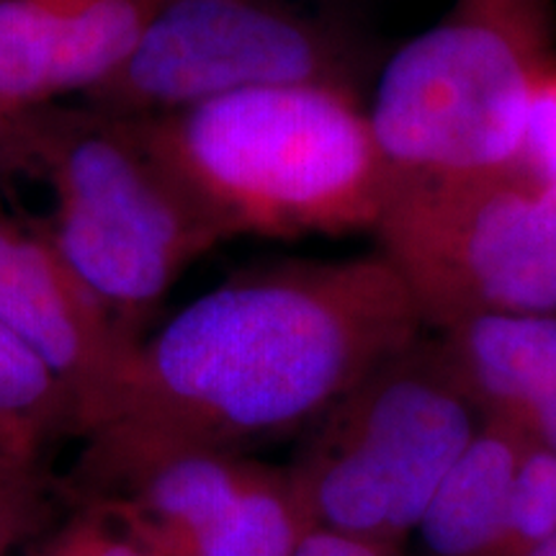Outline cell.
Instances as JSON below:
<instances>
[{
    "label": "cell",
    "instance_id": "6da1fadb",
    "mask_svg": "<svg viewBox=\"0 0 556 556\" xmlns=\"http://www.w3.org/2000/svg\"><path fill=\"white\" fill-rule=\"evenodd\" d=\"M422 328L379 255L227 278L127 353L80 430L67 497H116L170 456L304 435Z\"/></svg>",
    "mask_w": 556,
    "mask_h": 556
},
{
    "label": "cell",
    "instance_id": "7a4b0ae2",
    "mask_svg": "<svg viewBox=\"0 0 556 556\" xmlns=\"http://www.w3.org/2000/svg\"><path fill=\"white\" fill-rule=\"evenodd\" d=\"M139 122L225 240L371 232L384 206L392 176L351 86L253 88Z\"/></svg>",
    "mask_w": 556,
    "mask_h": 556
},
{
    "label": "cell",
    "instance_id": "3957f363",
    "mask_svg": "<svg viewBox=\"0 0 556 556\" xmlns=\"http://www.w3.org/2000/svg\"><path fill=\"white\" fill-rule=\"evenodd\" d=\"M0 160L45 186L41 235L135 343L184 270L227 242L131 116L26 111L5 122Z\"/></svg>",
    "mask_w": 556,
    "mask_h": 556
},
{
    "label": "cell",
    "instance_id": "277c9868",
    "mask_svg": "<svg viewBox=\"0 0 556 556\" xmlns=\"http://www.w3.org/2000/svg\"><path fill=\"white\" fill-rule=\"evenodd\" d=\"M554 0H456L400 47L368 109L394 178L516 168L533 88L554 65Z\"/></svg>",
    "mask_w": 556,
    "mask_h": 556
},
{
    "label": "cell",
    "instance_id": "5b68a950",
    "mask_svg": "<svg viewBox=\"0 0 556 556\" xmlns=\"http://www.w3.org/2000/svg\"><path fill=\"white\" fill-rule=\"evenodd\" d=\"M482 422L441 343L417 338L304 433L287 471L315 528L405 552Z\"/></svg>",
    "mask_w": 556,
    "mask_h": 556
},
{
    "label": "cell",
    "instance_id": "8992f818",
    "mask_svg": "<svg viewBox=\"0 0 556 556\" xmlns=\"http://www.w3.org/2000/svg\"><path fill=\"white\" fill-rule=\"evenodd\" d=\"M371 232L422 325L556 315V189L523 170L392 176Z\"/></svg>",
    "mask_w": 556,
    "mask_h": 556
},
{
    "label": "cell",
    "instance_id": "52a82bcc",
    "mask_svg": "<svg viewBox=\"0 0 556 556\" xmlns=\"http://www.w3.org/2000/svg\"><path fill=\"white\" fill-rule=\"evenodd\" d=\"M356 47L289 0H165L135 52L83 99L131 119H157L242 90L351 86Z\"/></svg>",
    "mask_w": 556,
    "mask_h": 556
},
{
    "label": "cell",
    "instance_id": "ba28073f",
    "mask_svg": "<svg viewBox=\"0 0 556 556\" xmlns=\"http://www.w3.org/2000/svg\"><path fill=\"white\" fill-rule=\"evenodd\" d=\"M0 323L29 343L78 405V435L135 348L37 225L0 208Z\"/></svg>",
    "mask_w": 556,
    "mask_h": 556
},
{
    "label": "cell",
    "instance_id": "9c48e42d",
    "mask_svg": "<svg viewBox=\"0 0 556 556\" xmlns=\"http://www.w3.org/2000/svg\"><path fill=\"white\" fill-rule=\"evenodd\" d=\"M160 0H0V116L78 96L119 70Z\"/></svg>",
    "mask_w": 556,
    "mask_h": 556
},
{
    "label": "cell",
    "instance_id": "30bf717a",
    "mask_svg": "<svg viewBox=\"0 0 556 556\" xmlns=\"http://www.w3.org/2000/svg\"><path fill=\"white\" fill-rule=\"evenodd\" d=\"M438 343L484 420L528 433L533 409L556 381V315L467 319L441 330Z\"/></svg>",
    "mask_w": 556,
    "mask_h": 556
},
{
    "label": "cell",
    "instance_id": "8fae6325",
    "mask_svg": "<svg viewBox=\"0 0 556 556\" xmlns=\"http://www.w3.org/2000/svg\"><path fill=\"white\" fill-rule=\"evenodd\" d=\"M533 438L510 422L484 420L430 497L413 536L422 556H490L500 539L520 458Z\"/></svg>",
    "mask_w": 556,
    "mask_h": 556
},
{
    "label": "cell",
    "instance_id": "7c38bea8",
    "mask_svg": "<svg viewBox=\"0 0 556 556\" xmlns=\"http://www.w3.org/2000/svg\"><path fill=\"white\" fill-rule=\"evenodd\" d=\"M60 435H78L73 394L29 343L0 323V454L45 456Z\"/></svg>",
    "mask_w": 556,
    "mask_h": 556
},
{
    "label": "cell",
    "instance_id": "4fadbf2b",
    "mask_svg": "<svg viewBox=\"0 0 556 556\" xmlns=\"http://www.w3.org/2000/svg\"><path fill=\"white\" fill-rule=\"evenodd\" d=\"M315 528L287 469L263 464L242 495L201 536L193 556H294Z\"/></svg>",
    "mask_w": 556,
    "mask_h": 556
},
{
    "label": "cell",
    "instance_id": "5bb4252c",
    "mask_svg": "<svg viewBox=\"0 0 556 556\" xmlns=\"http://www.w3.org/2000/svg\"><path fill=\"white\" fill-rule=\"evenodd\" d=\"M556 539V451L533 441L520 458L490 556H531Z\"/></svg>",
    "mask_w": 556,
    "mask_h": 556
},
{
    "label": "cell",
    "instance_id": "9a60e30c",
    "mask_svg": "<svg viewBox=\"0 0 556 556\" xmlns=\"http://www.w3.org/2000/svg\"><path fill=\"white\" fill-rule=\"evenodd\" d=\"M58 500L45 456L0 454V556H24L58 520Z\"/></svg>",
    "mask_w": 556,
    "mask_h": 556
},
{
    "label": "cell",
    "instance_id": "2e32d148",
    "mask_svg": "<svg viewBox=\"0 0 556 556\" xmlns=\"http://www.w3.org/2000/svg\"><path fill=\"white\" fill-rule=\"evenodd\" d=\"M24 556H157L139 541L106 503H75L67 518L54 520Z\"/></svg>",
    "mask_w": 556,
    "mask_h": 556
},
{
    "label": "cell",
    "instance_id": "e0dca14e",
    "mask_svg": "<svg viewBox=\"0 0 556 556\" xmlns=\"http://www.w3.org/2000/svg\"><path fill=\"white\" fill-rule=\"evenodd\" d=\"M516 168L556 189V62L528 101Z\"/></svg>",
    "mask_w": 556,
    "mask_h": 556
},
{
    "label": "cell",
    "instance_id": "ac0fdd59",
    "mask_svg": "<svg viewBox=\"0 0 556 556\" xmlns=\"http://www.w3.org/2000/svg\"><path fill=\"white\" fill-rule=\"evenodd\" d=\"M294 556H405V552L377 544V541L345 536L328 528H312Z\"/></svg>",
    "mask_w": 556,
    "mask_h": 556
},
{
    "label": "cell",
    "instance_id": "d6986e66",
    "mask_svg": "<svg viewBox=\"0 0 556 556\" xmlns=\"http://www.w3.org/2000/svg\"><path fill=\"white\" fill-rule=\"evenodd\" d=\"M531 556H556V539H552L548 544L536 548V552H533Z\"/></svg>",
    "mask_w": 556,
    "mask_h": 556
},
{
    "label": "cell",
    "instance_id": "ffe728a7",
    "mask_svg": "<svg viewBox=\"0 0 556 556\" xmlns=\"http://www.w3.org/2000/svg\"><path fill=\"white\" fill-rule=\"evenodd\" d=\"M3 131H5V119L0 116V142H3Z\"/></svg>",
    "mask_w": 556,
    "mask_h": 556
},
{
    "label": "cell",
    "instance_id": "44dd1931",
    "mask_svg": "<svg viewBox=\"0 0 556 556\" xmlns=\"http://www.w3.org/2000/svg\"><path fill=\"white\" fill-rule=\"evenodd\" d=\"M0 168H3V160H0Z\"/></svg>",
    "mask_w": 556,
    "mask_h": 556
},
{
    "label": "cell",
    "instance_id": "7402d4cb",
    "mask_svg": "<svg viewBox=\"0 0 556 556\" xmlns=\"http://www.w3.org/2000/svg\"><path fill=\"white\" fill-rule=\"evenodd\" d=\"M160 3H165V0H160Z\"/></svg>",
    "mask_w": 556,
    "mask_h": 556
}]
</instances>
